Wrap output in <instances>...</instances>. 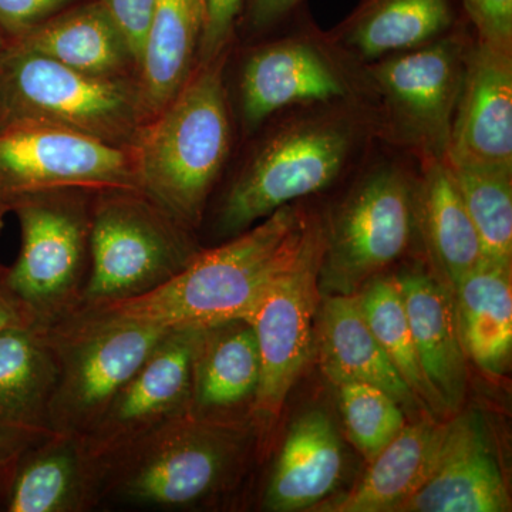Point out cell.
I'll return each instance as SVG.
<instances>
[{
  "instance_id": "6da1fadb",
  "label": "cell",
  "mask_w": 512,
  "mask_h": 512,
  "mask_svg": "<svg viewBox=\"0 0 512 512\" xmlns=\"http://www.w3.org/2000/svg\"><path fill=\"white\" fill-rule=\"evenodd\" d=\"M325 232L326 221L318 212L293 202L220 247L202 249L187 268L153 292L80 309L163 329L248 319L269 286Z\"/></svg>"
},
{
  "instance_id": "7a4b0ae2",
  "label": "cell",
  "mask_w": 512,
  "mask_h": 512,
  "mask_svg": "<svg viewBox=\"0 0 512 512\" xmlns=\"http://www.w3.org/2000/svg\"><path fill=\"white\" fill-rule=\"evenodd\" d=\"M239 168L215 217V234H242L279 208L312 197L357 163L375 138L366 104L285 111Z\"/></svg>"
},
{
  "instance_id": "3957f363",
  "label": "cell",
  "mask_w": 512,
  "mask_h": 512,
  "mask_svg": "<svg viewBox=\"0 0 512 512\" xmlns=\"http://www.w3.org/2000/svg\"><path fill=\"white\" fill-rule=\"evenodd\" d=\"M258 454L254 424L185 414L107 467L101 505L163 511L208 507L242 483Z\"/></svg>"
},
{
  "instance_id": "277c9868",
  "label": "cell",
  "mask_w": 512,
  "mask_h": 512,
  "mask_svg": "<svg viewBox=\"0 0 512 512\" xmlns=\"http://www.w3.org/2000/svg\"><path fill=\"white\" fill-rule=\"evenodd\" d=\"M198 63L183 89L141 130L134 151L143 190L198 231L232 146L225 66Z\"/></svg>"
},
{
  "instance_id": "5b68a950",
  "label": "cell",
  "mask_w": 512,
  "mask_h": 512,
  "mask_svg": "<svg viewBox=\"0 0 512 512\" xmlns=\"http://www.w3.org/2000/svg\"><path fill=\"white\" fill-rule=\"evenodd\" d=\"M473 37L464 19L427 45L359 66L375 138L419 165L447 160Z\"/></svg>"
},
{
  "instance_id": "8992f818",
  "label": "cell",
  "mask_w": 512,
  "mask_h": 512,
  "mask_svg": "<svg viewBox=\"0 0 512 512\" xmlns=\"http://www.w3.org/2000/svg\"><path fill=\"white\" fill-rule=\"evenodd\" d=\"M202 249L197 231L141 188L96 190L92 269L80 308L153 292L187 268Z\"/></svg>"
},
{
  "instance_id": "52a82bcc",
  "label": "cell",
  "mask_w": 512,
  "mask_h": 512,
  "mask_svg": "<svg viewBox=\"0 0 512 512\" xmlns=\"http://www.w3.org/2000/svg\"><path fill=\"white\" fill-rule=\"evenodd\" d=\"M0 96L8 124L57 128L110 147H136L146 126L138 77L90 76L22 50L0 55Z\"/></svg>"
},
{
  "instance_id": "ba28073f",
  "label": "cell",
  "mask_w": 512,
  "mask_h": 512,
  "mask_svg": "<svg viewBox=\"0 0 512 512\" xmlns=\"http://www.w3.org/2000/svg\"><path fill=\"white\" fill-rule=\"evenodd\" d=\"M367 167L326 221L322 295H352L399 261L419 231L420 174L399 158Z\"/></svg>"
},
{
  "instance_id": "9c48e42d",
  "label": "cell",
  "mask_w": 512,
  "mask_h": 512,
  "mask_svg": "<svg viewBox=\"0 0 512 512\" xmlns=\"http://www.w3.org/2000/svg\"><path fill=\"white\" fill-rule=\"evenodd\" d=\"M43 326V325H42ZM57 379L50 427L84 436L170 330L79 309L45 326Z\"/></svg>"
},
{
  "instance_id": "30bf717a",
  "label": "cell",
  "mask_w": 512,
  "mask_h": 512,
  "mask_svg": "<svg viewBox=\"0 0 512 512\" xmlns=\"http://www.w3.org/2000/svg\"><path fill=\"white\" fill-rule=\"evenodd\" d=\"M94 194L92 188H50L30 195L13 212L22 247L10 266V282L39 325H53L82 305L92 269Z\"/></svg>"
},
{
  "instance_id": "8fae6325",
  "label": "cell",
  "mask_w": 512,
  "mask_h": 512,
  "mask_svg": "<svg viewBox=\"0 0 512 512\" xmlns=\"http://www.w3.org/2000/svg\"><path fill=\"white\" fill-rule=\"evenodd\" d=\"M255 46L238 79L239 119L252 134L275 114L318 104H366L359 66L313 25ZM367 106V104H366Z\"/></svg>"
},
{
  "instance_id": "7c38bea8",
  "label": "cell",
  "mask_w": 512,
  "mask_h": 512,
  "mask_svg": "<svg viewBox=\"0 0 512 512\" xmlns=\"http://www.w3.org/2000/svg\"><path fill=\"white\" fill-rule=\"evenodd\" d=\"M59 187L141 188L134 148H116L39 124L0 131V231L20 202Z\"/></svg>"
},
{
  "instance_id": "4fadbf2b",
  "label": "cell",
  "mask_w": 512,
  "mask_h": 512,
  "mask_svg": "<svg viewBox=\"0 0 512 512\" xmlns=\"http://www.w3.org/2000/svg\"><path fill=\"white\" fill-rule=\"evenodd\" d=\"M323 248L325 237L269 286L247 319L261 356V380L252 410L259 453L315 349Z\"/></svg>"
},
{
  "instance_id": "5bb4252c",
  "label": "cell",
  "mask_w": 512,
  "mask_h": 512,
  "mask_svg": "<svg viewBox=\"0 0 512 512\" xmlns=\"http://www.w3.org/2000/svg\"><path fill=\"white\" fill-rule=\"evenodd\" d=\"M202 328L173 329L107 407L82 440L87 453L103 468L150 434L188 412L192 362Z\"/></svg>"
},
{
  "instance_id": "9a60e30c",
  "label": "cell",
  "mask_w": 512,
  "mask_h": 512,
  "mask_svg": "<svg viewBox=\"0 0 512 512\" xmlns=\"http://www.w3.org/2000/svg\"><path fill=\"white\" fill-rule=\"evenodd\" d=\"M511 495L487 420L477 410L444 423L426 480L399 512H508Z\"/></svg>"
},
{
  "instance_id": "2e32d148",
  "label": "cell",
  "mask_w": 512,
  "mask_h": 512,
  "mask_svg": "<svg viewBox=\"0 0 512 512\" xmlns=\"http://www.w3.org/2000/svg\"><path fill=\"white\" fill-rule=\"evenodd\" d=\"M447 161L512 167V47L471 39Z\"/></svg>"
},
{
  "instance_id": "e0dca14e",
  "label": "cell",
  "mask_w": 512,
  "mask_h": 512,
  "mask_svg": "<svg viewBox=\"0 0 512 512\" xmlns=\"http://www.w3.org/2000/svg\"><path fill=\"white\" fill-rule=\"evenodd\" d=\"M259 380L261 356L254 328L247 319L202 328L192 362L187 416L252 423Z\"/></svg>"
},
{
  "instance_id": "ac0fdd59",
  "label": "cell",
  "mask_w": 512,
  "mask_h": 512,
  "mask_svg": "<svg viewBox=\"0 0 512 512\" xmlns=\"http://www.w3.org/2000/svg\"><path fill=\"white\" fill-rule=\"evenodd\" d=\"M104 471L82 436L53 433L30 444L10 480L2 511L86 512L103 504Z\"/></svg>"
},
{
  "instance_id": "d6986e66",
  "label": "cell",
  "mask_w": 512,
  "mask_h": 512,
  "mask_svg": "<svg viewBox=\"0 0 512 512\" xmlns=\"http://www.w3.org/2000/svg\"><path fill=\"white\" fill-rule=\"evenodd\" d=\"M396 276L423 375L448 416L460 412L467 394V355L458 329L453 292L423 266Z\"/></svg>"
},
{
  "instance_id": "ffe728a7",
  "label": "cell",
  "mask_w": 512,
  "mask_h": 512,
  "mask_svg": "<svg viewBox=\"0 0 512 512\" xmlns=\"http://www.w3.org/2000/svg\"><path fill=\"white\" fill-rule=\"evenodd\" d=\"M464 19L456 0H360L325 35L348 62L363 66L440 39Z\"/></svg>"
},
{
  "instance_id": "44dd1931",
  "label": "cell",
  "mask_w": 512,
  "mask_h": 512,
  "mask_svg": "<svg viewBox=\"0 0 512 512\" xmlns=\"http://www.w3.org/2000/svg\"><path fill=\"white\" fill-rule=\"evenodd\" d=\"M313 352L333 386L370 384L389 393L412 420L427 414L367 325L357 293L320 296Z\"/></svg>"
},
{
  "instance_id": "7402d4cb",
  "label": "cell",
  "mask_w": 512,
  "mask_h": 512,
  "mask_svg": "<svg viewBox=\"0 0 512 512\" xmlns=\"http://www.w3.org/2000/svg\"><path fill=\"white\" fill-rule=\"evenodd\" d=\"M5 49L33 53L106 79L138 77L140 72L136 53L106 0H87L64 10Z\"/></svg>"
},
{
  "instance_id": "603a6c76",
  "label": "cell",
  "mask_w": 512,
  "mask_h": 512,
  "mask_svg": "<svg viewBox=\"0 0 512 512\" xmlns=\"http://www.w3.org/2000/svg\"><path fill=\"white\" fill-rule=\"evenodd\" d=\"M345 448L332 419L309 410L286 433L262 500L272 512L313 511L335 493L343 477Z\"/></svg>"
},
{
  "instance_id": "cb8c5ba5",
  "label": "cell",
  "mask_w": 512,
  "mask_h": 512,
  "mask_svg": "<svg viewBox=\"0 0 512 512\" xmlns=\"http://www.w3.org/2000/svg\"><path fill=\"white\" fill-rule=\"evenodd\" d=\"M57 359L45 326L0 332V430L39 441L55 433L50 404L55 393Z\"/></svg>"
},
{
  "instance_id": "d4e9b609",
  "label": "cell",
  "mask_w": 512,
  "mask_h": 512,
  "mask_svg": "<svg viewBox=\"0 0 512 512\" xmlns=\"http://www.w3.org/2000/svg\"><path fill=\"white\" fill-rule=\"evenodd\" d=\"M444 423L427 416L407 421L346 493L332 495L313 511L399 512L426 480L443 439Z\"/></svg>"
},
{
  "instance_id": "484cf974",
  "label": "cell",
  "mask_w": 512,
  "mask_h": 512,
  "mask_svg": "<svg viewBox=\"0 0 512 512\" xmlns=\"http://www.w3.org/2000/svg\"><path fill=\"white\" fill-rule=\"evenodd\" d=\"M204 18L205 0H157L138 72L146 124L194 72Z\"/></svg>"
},
{
  "instance_id": "4316f807",
  "label": "cell",
  "mask_w": 512,
  "mask_h": 512,
  "mask_svg": "<svg viewBox=\"0 0 512 512\" xmlns=\"http://www.w3.org/2000/svg\"><path fill=\"white\" fill-rule=\"evenodd\" d=\"M419 231L437 276L450 289L485 261L447 160L420 165Z\"/></svg>"
},
{
  "instance_id": "83f0119b",
  "label": "cell",
  "mask_w": 512,
  "mask_h": 512,
  "mask_svg": "<svg viewBox=\"0 0 512 512\" xmlns=\"http://www.w3.org/2000/svg\"><path fill=\"white\" fill-rule=\"evenodd\" d=\"M451 292L468 359L484 375L504 376L512 353L511 266L484 261Z\"/></svg>"
},
{
  "instance_id": "f1b7e54d",
  "label": "cell",
  "mask_w": 512,
  "mask_h": 512,
  "mask_svg": "<svg viewBox=\"0 0 512 512\" xmlns=\"http://www.w3.org/2000/svg\"><path fill=\"white\" fill-rule=\"evenodd\" d=\"M367 325L390 362L434 419L448 416L421 370L402 292L394 275H376L357 292Z\"/></svg>"
},
{
  "instance_id": "f546056e",
  "label": "cell",
  "mask_w": 512,
  "mask_h": 512,
  "mask_svg": "<svg viewBox=\"0 0 512 512\" xmlns=\"http://www.w3.org/2000/svg\"><path fill=\"white\" fill-rule=\"evenodd\" d=\"M450 165L485 261L512 266V167Z\"/></svg>"
},
{
  "instance_id": "4dcf8cb0",
  "label": "cell",
  "mask_w": 512,
  "mask_h": 512,
  "mask_svg": "<svg viewBox=\"0 0 512 512\" xmlns=\"http://www.w3.org/2000/svg\"><path fill=\"white\" fill-rule=\"evenodd\" d=\"M336 387L346 434L369 463L404 429L407 414L379 387L365 383H342Z\"/></svg>"
},
{
  "instance_id": "1f68e13d",
  "label": "cell",
  "mask_w": 512,
  "mask_h": 512,
  "mask_svg": "<svg viewBox=\"0 0 512 512\" xmlns=\"http://www.w3.org/2000/svg\"><path fill=\"white\" fill-rule=\"evenodd\" d=\"M245 0H205L204 29H202L198 63L232 52L241 22Z\"/></svg>"
},
{
  "instance_id": "d6a6232c",
  "label": "cell",
  "mask_w": 512,
  "mask_h": 512,
  "mask_svg": "<svg viewBox=\"0 0 512 512\" xmlns=\"http://www.w3.org/2000/svg\"><path fill=\"white\" fill-rule=\"evenodd\" d=\"M87 0H0L3 49L64 10Z\"/></svg>"
},
{
  "instance_id": "836d02e7",
  "label": "cell",
  "mask_w": 512,
  "mask_h": 512,
  "mask_svg": "<svg viewBox=\"0 0 512 512\" xmlns=\"http://www.w3.org/2000/svg\"><path fill=\"white\" fill-rule=\"evenodd\" d=\"M478 40L512 47V0H458Z\"/></svg>"
},
{
  "instance_id": "e575fe53",
  "label": "cell",
  "mask_w": 512,
  "mask_h": 512,
  "mask_svg": "<svg viewBox=\"0 0 512 512\" xmlns=\"http://www.w3.org/2000/svg\"><path fill=\"white\" fill-rule=\"evenodd\" d=\"M106 3L141 63L157 0H106Z\"/></svg>"
},
{
  "instance_id": "d590c367",
  "label": "cell",
  "mask_w": 512,
  "mask_h": 512,
  "mask_svg": "<svg viewBox=\"0 0 512 512\" xmlns=\"http://www.w3.org/2000/svg\"><path fill=\"white\" fill-rule=\"evenodd\" d=\"M303 2L305 0H245L239 28L252 35H264L291 19Z\"/></svg>"
},
{
  "instance_id": "8d00e7d4",
  "label": "cell",
  "mask_w": 512,
  "mask_h": 512,
  "mask_svg": "<svg viewBox=\"0 0 512 512\" xmlns=\"http://www.w3.org/2000/svg\"><path fill=\"white\" fill-rule=\"evenodd\" d=\"M35 323V312L23 301L10 282V266L0 264V332L13 328H30Z\"/></svg>"
},
{
  "instance_id": "74e56055",
  "label": "cell",
  "mask_w": 512,
  "mask_h": 512,
  "mask_svg": "<svg viewBox=\"0 0 512 512\" xmlns=\"http://www.w3.org/2000/svg\"><path fill=\"white\" fill-rule=\"evenodd\" d=\"M36 441L20 439L18 436L0 430V510L5 503L6 493L16 464H18L23 451Z\"/></svg>"
},
{
  "instance_id": "f35d334b",
  "label": "cell",
  "mask_w": 512,
  "mask_h": 512,
  "mask_svg": "<svg viewBox=\"0 0 512 512\" xmlns=\"http://www.w3.org/2000/svg\"><path fill=\"white\" fill-rule=\"evenodd\" d=\"M8 126V116H6L5 106H3L2 96H0V131Z\"/></svg>"
},
{
  "instance_id": "ab89813d",
  "label": "cell",
  "mask_w": 512,
  "mask_h": 512,
  "mask_svg": "<svg viewBox=\"0 0 512 512\" xmlns=\"http://www.w3.org/2000/svg\"><path fill=\"white\" fill-rule=\"evenodd\" d=\"M2 52H3V42H2V37H0V55H2Z\"/></svg>"
}]
</instances>
